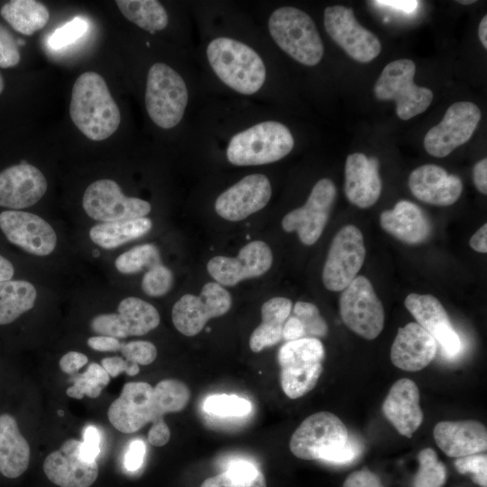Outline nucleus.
<instances>
[{"instance_id": "nucleus-1", "label": "nucleus", "mask_w": 487, "mask_h": 487, "mask_svg": "<svg viewBox=\"0 0 487 487\" xmlns=\"http://www.w3.org/2000/svg\"><path fill=\"white\" fill-rule=\"evenodd\" d=\"M289 449L299 459L346 464L360 455L361 445L350 436L337 416L319 411L305 418L294 431Z\"/></svg>"}, {"instance_id": "nucleus-2", "label": "nucleus", "mask_w": 487, "mask_h": 487, "mask_svg": "<svg viewBox=\"0 0 487 487\" xmlns=\"http://www.w3.org/2000/svg\"><path fill=\"white\" fill-rule=\"evenodd\" d=\"M69 115L76 127L92 141L110 137L121 121L119 108L99 74L87 71L75 81Z\"/></svg>"}, {"instance_id": "nucleus-3", "label": "nucleus", "mask_w": 487, "mask_h": 487, "mask_svg": "<svg viewBox=\"0 0 487 487\" xmlns=\"http://www.w3.org/2000/svg\"><path fill=\"white\" fill-rule=\"evenodd\" d=\"M207 56L216 76L238 93L253 95L265 81L263 60L253 48L240 41L216 38L208 43Z\"/></svg>"}, {"instance_id": "nucleus-4", "label": "nucleus", "mask_w": 487, "mask_h": 487, "mask_svg": "<svg viewBox=\"0 0 487 487\" xmlns=\"http://www.w3.org/2000/svg\"><path fill=\"white\" fill-rule=\"evenodd\" d=\"M177 412L164 383L155 387L145 381L127 382L120 396L109 406L107 417L112 426L122 433H134L147 423L163 419L167 413Z\"/></svg>"}, {"instance_id": "nucleus-5", "label": "nucleus", "mask_w": 487, "mask_h": 487, "mask_svg": "<svg viewBox=\"0 0 487 487\" xmlns=\"http://www.w3.org/2000/svg\"><path fill=\"white\" fill-rule=\"evenodd\" d=\"M294 146L289 128L277 121H264L234 134L226 157L236 166L262 165L280 161Z\"/></svg>"}, {"instance_id": "nucleus-6", "label": "nucleus", "mask_w": 487, "mask_h": 487, "mask_svg": "<svg viewBox=\"0 0 487 487\" xmlns=\"http://www.w3.org/2000/svg\"><path fill=\"white\" fill-rule=\"evenodd\" d=\"M268 27L276 44L289 56L306 66L321 60L324 45L312 18L304 11L283 6L270 15Z\"/></svg>"}, {"instance_id": "nucleus-7", "label": "nucleus", "mask_w": 487, "mask_h": 487, "mask_svg": "<svg viewBox=\"0 0 487 487\" xmlns=\"http://www.w3.org/2000/svg\"><path fill=\"white\" fill-rule=\"evenodd\" d=\"M325 348L317 338L286 342L278 353L280 385L289 399L300 398L317 385L323 372Z\"/></svg>"}, {"instance_id": "nucleus-8", "label": "nucleus", "mask_w": 487, "mask_h": 487, "mask_svg": "<svg viewBox=\"0 0 487 487\" xmlns=\"http://www.w3.org/2000/svg\"><path fill=\"white\" fill-rule=\"evenodd\" d=\"M188 94L182 77L165 63H154L149 69L145 106L152 121L162 129L176 126L182 119Z\"/></svg>"}, {"instance_id": "nucleus-9", "label": "nucleus", "mask_w": 487, "mask_h": 487, "mask_svg": "<svg viewBox=\"0 0 487 487\" xmlns=\"http://www.w3.org/2000/svg\"><path fill=\"white\" fill-rule=\"evenodd\" d=\"M415 72L416 65L411 60H393L385 66L374 85L376 98L395 101L397 115L402 120L423 113L433 100L429 88L414 83Z\"/></svg>"}, {"instance_id": "nucleus-10", "label": "nucleus", "mask_w": 487, "mask_h": 487, "mask_svg": "<svg viewBox=\"0 0 487 487\" xmlns=\"http://www.w3.org/2000/svg\"><path fill=\"white\" fill-rule=\"evenodd\" d=\"M342 291L339 308L344 323L367 340L376 338L384 326V309L371 281L356 276Z\"/></svg>"}, {"instance_id": "nucleus-11", "label": "nucleus", "mask_w": 487, "mask_h": 487, "mask_svg": "<svg viewBox=\"0 0 487 487\" xmlns=\"http://www.w3.org/2000/svg\"><path fill=\"white\" fill-rule=\"evenodd\" d=\"M366 254L362 232L347 225L333 238L323 267L322 280L328 290L342 291L357 276Z\"/></svg>"}, {"instance_id": "nucleus-12", "label": "nucleus", "mask_w": 487, "mask_h": 487, "mask_svg": "<svg viewBox=\"0 0 487 487\" xmlns=\"http://www.w3.org/2000/svg\"><path fill=\"white\" fill-rule=\"evenodd\" d=\"M232 305L230 293L216 281L206 283L200 295H183L173 306L172 322L184 335L193 336L202 331L207 322L227 313Z\"/></svg>"}, {"instance_id": "nucleus-13", "label": "nucleus", "mask_w": 487, "mask_h": 487, "mask_svg": "<svg viewBox=\"0 0 487 487\" xmlns=\"http://www.w3.org/2000/svg\"><path fill=\"white\" fill-rule=\"evenodd\" d=\"M82 206L88 216L102 223L145 217L152 210L149 202L124 196L119 185L108 179L94 181L87 188Z\"/></svg>"}, {"instance_id": "nucleus-14", "label": "nucleus", "mask_w": 487, "mask_h": 487, "mask_svg": "<svg viewBox=\"0 0 487 487\" xmlns=\"http://www.w3.org/2000/svg\"><path fill=\"white\" fill-rule=\"evenodd\" d=\"M336 197L334 182L326 178L313 187L307 202L287 213L281 220L285 232H297L305 245L314 244L321 236Z\"/></svg>"}, {"instance_id": "nucleus-15", "label": "nucleus", "mask_w": 487, "mask_h": 487, "mask_svg": "<svg viewBox=\"0 0 487 487\" xmlns=\"http://www.w3.org/2000/svg\"><path fill=\"white\" fill-rule=\"evenodd\" d=\"M324 25L332 40L358 62H370L381 51L379 39L358 23L351 8L344 5L326 7Z\"/></svg>"}, {"instance_id": "nucleus-16", "label": "nucleus", "mask_w": 487, "mask_h": 487, "mask_svg": "<svg viewBox=\"0 0 487 487\" xmlns=\"http://www.w3.org/2000/svg\"><path fill=\"white\" fill-rule=\"evenodd\" d=\"M482 114L479 107L467 101L451 105L441 122L425 135L424 147L432 156L443 158L470 140Z\"/></svg>"}, {"instance_id": "nucleus-17", "label": "nucleus", "mask_w": 487, "mask_h": 487, "mask_svg": "<svg viewBox=\"0 0 487 487\" xmlns=\"http://www.w3.org/2000/svg\"><path fill=\"white\" fill-rule=\"evenodd\" d=\"M117 311L96 316L90 322L92 331L100 335L125 338L146 335L160 324L155 307L139 298L124 299Z\"/></svg>"}, {"instance_id": "nucleus-18", "label": "nucleus", "mask_w": 487, "mask_h": 487, "mask_svg": "<svg viewBox=\"0 0 487 487\" xmlns=\"http://www.w3.org/2000/svg\"><path fill=\"white\" fill-rule=\"evenodd\" d=\"M272 262V253L269 245L256 240L242 247L236 257L211 258L207 264V270L216 283L223 287H233L244 280L266 273Z\"/></svg>"}, {"instance_id": "nucleus-19", "label": "nucleus", "mask_w": 487, "mask_h": 487, "mask_svg": "<svg viewBox=\"0 0 487 487\" xmlns=\"http://www.w3.org/2000/svg\"><path fill=\"white\" fill-rule=\"evenodd\" d=\"M0 228L7 240L25 252L46 256L57 244L54 229L35 214L18 210H6L0 214Z\"/></svg>"}, {"instance_id": "nucleus-20", "label": "nucleus", "mask_w": 487, "mask_h": 487, "mask_svg": "<svg viewBox=\"0 0 487 487\" xmlns=\"http://www.w3.org/2000/svg\"><path fill=\"white\" fill-rule=\"evenodd\" d=\"M271 197L269 179L262 174H251L222 192L215 202V209L225 220L241 221L262 209Z\"/></svg>"}, {"instance_id": "nucleus-21", "label": "nucleus", "mask_w": 487, "mask_h": 487, "mask_svg": "<svg viewBox=\"0 0 487 487\" xmlns=\"http://www.w3.org/2000/svg\"><path fill=\"white\" fill-rule=\"evenodd\" d=\"M80 446L81 441L68 439L45 458L43 471L51 482L60 487H90L94 483L97 464L82 457Z\"/></svg>"}, {"instance_id": "nucleus-22", "label": "nucleus", "mask_w": 487, "mask_h": 487, "mask_svg": "<svg viewBox=\"0 0 487 487\" xmlns=\"http://www.w3.org/2000/svg\"><path fill=\"white\" fill-rule=\"evenodd\" d=\"M404 304L417 323L435 338L446 356L454 357L461 352L460 336L436 297L411 293L406 297Z\"/></svg>"}, {"instance_id": "nucleus-23", "label": "nucleus", "mask_w": 487, "mask_h": 487, "mask_svg": "<svg viewBox=\"0 0 487 487\" xmlns=\"http://www.w3.org/2000/svg\"><path fill=\"white\" fill-rule=\"evenodd\" d=\"M47 180L35 166L23 162L0 172V207L21 209L36 204L47 190Z\"/></svg>"}, {"instance_id": "nucleus-24", "label": "nucleus", "mask_w": 487, "mask_h": 487, "mask_svg": "<svg viewBox=\"0 0 487 487\" xmlns=\"http://www.w3.org/2000/svg\"><path fill=\"white\" fill-rule=\"evenodd\" d=\"M437 351L435 338L418 323L400 327L391 348L392 363L407 372H418L427 366Z\"/></svg>"}, {"instance_id": "nucleus-25", "label": "nucleus", "mask_w": 487, "mask_h": 487, "mask_svg": "<svg viewBox=\"0 0 487 487\" xmlns=\"http://www.w3.org/2000/svg\"><path fill=\"white\" fill-rule=\"evenodd\" d=\"M345 178V193L352 204L367 208L377 202L381 193V180L376 158L359 152L348 155Z\"/></svg>"}, {"instance_id": "nucleus-26", "label": "nucleus", "mask_w": 487, "mask_h": 487, "mask_svg": "<svg viewBox=\"0 0 487 487\" xmlns=\"http://www.w3.org/2000/svg\"><path fill=\"white\" fill-rule=\"evenodd\" d=\"M409 187L420 201L436 206L453 205L463 190L459 177L435 164H425L409 175Z\"/></svg>"}, {"instance_id": "nucleus-27", "label": "nucleus", "mask_w": 487, "mask_h": 487, "mask_svg": "<svg viewBox=\"0 0 487 487\" xmlns=\"http://www.w3.org/2000/svg\"><path fill=\"white\" fill-rule=\"evenodd\" d=\"M382 412L400 435L411 437L424 418L417 384L407 378L395 381L382 403Z\"/></svg>"}, {"instance_id": "nucleus-28", "label": "nucleus", "mask_w": 487, "mask_h": 487, "mask_svg": "<svg viewBox=\"0 0 487 487\" xmlns=\"http://www.w3.org/2000/svg\"><path fill=\"white\" fill-rule=\"evenodd\" d=\"M438 447L450 457L480 454L487 448V430L476 420L441 421L433 431Z\"/></svg>"}, {"instance_id": "nucleus-29", "label": "nucleus", "mask_w": 487, "mask_h": 487, "mask_svg": "<svg viewBox=\"0 0 487 487\" xmlns=\"http://www.w3.org/2000/svg\"><path fill=\"white\" fill-rule=\"evenodd\" d=\"M380 224L388 234L408 244H421L431 233V224L424 212L408 200H400L393 209L382 211Z\"/></svg>"}, {"instance_id": "nucleus-30", "label": "nucleus", "mask_w": 487, "mask_h": 487, "mask_svg": "<svg viewBox=\"0 0 487 487\" xmlns=\"http://www.w3.org/2000/svg\"><path fill=\"white\" fill-rule=\"evenodd\" d=\"M31 450L16 419L8 413L0 415V473L17 478L28 468Z\"/></svg>"}, {"instance_id": "nucleus-31", "label": "nucleus", "mask_w": 487, "mask_h": 487, "mask_svg": "<svg viewBox=\"0 0 487 487\" xmlns=\"http://www.w3.org/2000/svg\"><path fill=\"white\" fill-rule=\"evenodd\" d=\"M292 310L289 299L275 297L265 301L261 308L262 322L250 336L249 346L253 353L273 346L282 339V329Z\"/></svg>"}, {"instance_id": "nucleus-32", "label": "nucleus", "mask_w": 487, "mask_h": 487, "mask_svg": "<svg viewBox=\"0 0 487 487\" xmlns=\"http://www.w3.org/2000/svg\"><path fill=\"white\" fill-rule=\"evenodd\" d=\"M152 226V220L147 217L100 223L90 228L89 237L102 248L115 249L143 236L150 232Z\"/></svg>"}, {"instance_id": "nucleus-33", "label": "nucleus", "mask_w": 487, "mask_h": 487, "mask_svg": "<svg viewBox=\"0 0 487 487\" xmlns=\"http://www.w3.org/2000/svg\"><path fill=\"white\" fill-rule=\"evenodd\" d=\"M0 14L14 30L28 36L42 29L50 18L48 8L35 0H12Z\"/></svg>"}, {"instance_id": "nucleus-34", "label": "nucleus", "mask_w": 487, "mask_h": 487, "mask_svg": "<svg viewBox=\"0 0 487 487\" xmlns=\"http://www.w3.org/2000/svg\"><path fill=\"white\" fill-rule=\"evenodd\" d=\"M36 297V289L26 280L0 281V325L12 323L32 309Z\"/></svg>"}, {"instance_id": "nucleus-35", "label": "nucleus", "mask_w": 487, "mask_h": 487, "mask_svg": "<svg viewBox=\"0 0 487 487\" xmlns=\"http://www.w3.org/2000/svg\"><path fill=\"white\" fill-rule=\"evenodd\" d=\"M115 4L127 20L145 31H161L168 25V14L159 1L117 0Z\"/></svg>"}, {"instance_id": "nucleus-36", "label": "nucleus", "mask_w": 487, "mask_h": 487, "mask_svg": "<svg viewBox=\"0 0 487 487\" xmlns=\"http://www.w3.org/2000/svg\"><path fill=\"white\" fill-rule=\"evenodd\" d=\"M200 487H266V480L254 463L235 459L223 473L206 479Z\"/></svg>"}, {"instance_id": "nucleus-37", "label": "nucleus", "mask_w": 487, "mask_h": 487, "mask_svg": "<svg viewBox=\"0 0 487 487\" xmlns=\"http://www.w3.org/2000/svg\"><path fill=\"white\" fill-rule=\"evenodd\" d=\"M69 381L73 385L66 391L69 397L77 400H81L85 395L96 398L109 383L110 376L101 365L91 363L83 373L73 375Z\"/></svg>"}, {"instance_id": "nucleus-38", "label": "nucleus", "mask_w": 487, "mask_h": 487, "mask_svg": "<svg viewBox=\"0 0 487 487\" xmlns=\"http://www.w3.org/2000/svg\"><path fill=\"white\" fill-rule=\"evenodd\" d=\"M160 263V251L153 244L137 245L120 254L115 262V268L123 274L138 273Z\"/></svg>"}, {"instance_id": "nucleus-39", "label": "nucleus", "mask_w": 487, "mask_h": 487, "mask_svg": "<svg viewBox=\"0 0 487 487\" xmlns=\"http://www.w3.org/2000/svg\"><path fill=\"white\" fill-rule=\"evenodd\" d=\"M418 460L414 487H442L446 482V470L444 464L438 461L436 453L430 447L422 449Z\"/></svg>"}, {"instance_id": "nucleus-40", "label": "nucleus", "mask_w": 487, "mask_h": 487, "mask_svg": "<svg viewBox=\"0 0 487 487\" xmlns=\"http://www.w3.org/2000/svg\"><path fill=\"white\" fill-rule=\"evenodd\" d=\"M206 412L219 417H244L252 410L250 401L236 395L215 394L203 404Z\"/></svg>"}, {"instance_id": "nucleus-41", "label": "nucleus", "mask_w": 487, "mask_h": 487, "mask_svg": "<svg viewBox=\"0 0 487 487\" xmlns=\"http://www.w3.org/2000/svg\"><path fill=\"white\" fill-rule=\"evenodd\" d=\"M292 311V315L296 316L302 323L306 337L318 339L326 335L328 326L316 305L309 302L298 301L295 303Z\"/></svg>"}, {"instance_id": "nucleus-42", "label": "nucleus", "mask_w": 487, "mask_h": 487, "mask_svg": "<svg viewBox=\"0 0 487 487\" xmlns=\"http://www.w3.org/2000/svg\"><path fill=\"white\" fill-rule=\"evenodd\" d=\"M172 284V271L160 263L144 273L142 280V289L150 297H161L170 291Z\"/></svg>"}, {"instance_id": "nucleus-43", "label": "nucleus", "mask_w": 487, "mask_h": 487, "mask_svg": "<svg viewBox=\"0 0 487 487\" xmlns=\"http://www.w3.org/2000/svg\"><path fill=\"white\" fill-rule=\"evenodd\" d=\"M88 29V24L82 17H75L70 22L58 28L49 37L48 43L52 49L64 48L81 38Z\"/></svg>"}, {"instance_id": "nucleus-44", "label": "nucleus", "mask_w": 487, "mask_h": 487, "mask_svg": "<svg viewBox=\"0 0 487 487\" xmlns=\"http://www.w3.org/2000/svg\"><path fill=\"white\" fill-rule=\"evenodd\" d=\"M120 352L125 360L138 365H148L157 357L156 346L143 340L121 343Z\"/></svg>"}, {"instance_id": "nucleus-45", "label": "nucleus", "mask_w": 487, "mask_h": 487, "mask_svg": "<svg viewBox=\"0 0 487 487\" xmlns=\"http://www.w3.org/2000/svg\"><path fill=\"white\" fill-rule=\"evenodd\" d=\"M455 466L461 473H471L473 480L481 487H487V456L474 454L456 458Z\"/></svg>"}, {"instance_id": "nucleus-46", "label": "nucleus", "mask_w": 487, "mask_h": 487, "mask_svg": "<svg viewBox=\"0 0 487 487\" xmlns=\"http://www.w3.org/2000/svg\"><path fill=\"white\" fill-rule=\"evenodd\" d=\"M21 59L18 45L13 35L0 25V67L16 66Z\"/></svg>"}, {"instance_id": "nucleus-47", "label": "nucleus", "mask_w": 487, "mask_h": 487, "mask_svg": "<svg viewBox=\"0 0 487 487\" xmlns=\"http://www.w3.org/2000/svg\"><path fill=\"white\" fill-rule=\"evenodd\" d=\"M101 366L112 378L117 377L121 372H125L129 376H134L140 371L138 364L119 356L106 357L102 359Z\"/></svg>"}, {"instance_id": "nucleus-48", "label": "nucleus", "mask_w": 487, "mask_h": 487, "mask_svg": "<svg viewBox=\"0 0 487 487\" xmlns=\"http://www.w3.org/2000/svg\"><path fill=\"white\" fill-rule=\"evenodd\" d=\"M100 436L97 428L94 426H87L83 432V441L80 446V454L83 458L88 461L96 460L100 453Z\"/></svg>"}, {"instance_id": "nucleus-49", "label": "nucleus", "mask_w": 487, "mask_h": 487, "mask_svg": "<svg viewBox=\"0 0 487 487\" xmlns=\"http://www.w3.org/2000/svg\"><path fill=\"white\" fill-rule=\"evenodd\" d=\"M145 445L141 440L133 441L124 457V466L129 471H136L143 462Z\"/></svg>"}, {"instance_id": "nucleus-50", "label": "nucleus", "mask_w": 487, "mask_h": 487, "mask_svg": "<svg viewBox=\"0 0 487 487\" xmlns=\"http://www.w3.org/2000/svg\"><path fill=\"white\" fill-rule=\"evenodd\" d=\"M88 362L87 355L82 353L71 351L65 354L60 360V370L67 374H75Z\"/></svg>"}, {"instance_id": "nucleus-51", "label": "nucleus", "mask_w": 487, "mask_h": 487, "mask_svg": "<svg viewBox=\"0 0 487 487\" xmlns=\"http://www.w3.org/2000/svg\"><path fill=\"white\" fill-rule=\"evenodd\" d=\"M170 438V431L164 419L152 423L148 432V441L154 446L166 445Z\"/></svg>"}, {"instance_id": "nucleus-52", "label": "nucleus", "mask_w": 487, "mask_h": 487, "mask_svg": "<svg viewBox=\"0 0 487 487\" xmlns=\"http://www.w3.org/2000/svg\"><path fill=\"white\" fill-rule=\"evenodd\" d=\"M304 337L306 333L302 323L296 316L289 315L282 329V339L289 342Z\"/></svg>"}, {"instance_id": "nucleus-53", "label": "nucleus", "mask_w": 487, "mask_h": 487, "mask_svg": "<svg viewBox=\"0 0 487 487\" xmlns=\"http://www.w3.org/2000/svg\"><path fill=\"white\" fill-rule=\"evenodd\" d=\"M87 345L98 352H117L120 350L121 342L112 336L99 335L89 337Z\"/></svg>"}, {"instance_id": "nucleus-54", "label": "nucleus", "mask_w": 487, "mask_h": 487, "mask_svg": "<svg viewBox=\"0 0 487 487\" xmlns=\"http://www.w3.org/2000/svg\"><path fill=\"white\" fill-rule=\"evenodd\" d=\"M376 5L391 8L402 14H412L418 7V2L415 0H382L374 1Z\"/></svg>"}, {"instance_id": "nucleus-55", "label": "nucleus", "mask_w": 487, "mask_h": 487, "mask_svg": "<svg viewBox=\"0 0 487 487\" xmlns=\"http://www.w3.org/2000/svg\"><path fill=\"white\" fill-rule=\"evenodd\" d=\"M473 179L477 189L486 195L487 194V159L484 158L479 161L473 169Z\"/></svg>"}, {"instance_id": "nucleus-56", "label": "nucleus", "mask_w": 487, "mask_h": 487, "mask_svg": "<svg viewBox=\"0 0 487 487\" xmlns=\"http://www.w3.org/2000/svg\"><path fill=\"white\" fill-rule=\"evenodd\" d=\"M469 244L478 253H487V224H484L473 234Z\"/></svg>"}, {"instance_id": "nucleus-57", "label": "nucleus", "mask_w": 487, "mask_h": 487, "mask_svg": "<svg viewBox=\"0 0 487 487\" xmlns=\"http://www.w3.org/2000/svg\"><path fill=\"white\" fill-rule=\"evenodd\" d=\"M14 272L13 264L6 258L0 255V281L12 279Z\"/></svg>"}, {"instance_id": "nucleus-58", "label": "nucleus", "mask_w": 487, "mask_h": 487, "mask_svg": "<svg viewBox=\"0 0 487 487\" xmlns=\"http://www.w3.org/2000/svg\"><path fill=\"white\" fill-rule=\"evenodd\" d=\"M478 35L480 38V41L484 47V49H487V16L484 15L478 27Z\"/></svg>"}, {"instance_id": "nucleus-59", "label": "nucleus", "mask_w": 487, "mask_h": 487, "mask_svg": "<svg viewBox=\"0 0 487 487\" xmlns=\"http://www.w3.org/2000/svg\"><path fill=\"white\" fill-rule=\"evenodd\" d=\"M360 487H383V486L381 485L380 478L377 477L376 479L370 481Z\"/></svg>"}, {"instance_id": "nucleus-60", "label": "nucleus", "mask_w": 487, "mask_h": 487, "mask_svg": "<svg viewBox=\"0 0 487 487\" xmlns=\"http://www.w3.org/2000/svg\"><path fill=\"white\" fill-rule=\"evenodd\" d=\"M4 87H5L4 78H3L2 75L0 74V94L3 92Z\"/></svg>"}, {"instance_id": "nucleus-61", "label": "nucleus", "mask_w": 487, "mask_h": 487, "mask_svg": "<svg viewBox=\"0 0 487 487\" xmlns=\"http://www.w3.org/2000/svg\"><path fill=\"white\" fill-rule=\"evenodd\" d=\"M458 3L462 4V5H471V4H473L475 3L474 0H467V1H464V0H461V1H457Z\"/></svg>"}, {"instance_id": "nucleus-62", "label": "nucleus", "mask_w": 487, "mask_h": 487, "mask_svg": "<svg viewBox=\"0 0 487 487\" xmlns=\"http://www.w3.org/2000/svg\"><path fill=\"white\" fill-rule=\"evenodd\" d=\"M92 253L94 257H97L100 254V253L97 250H94Z\"/></svg>"}, {"instance_id": "nucleus-63", "label": "nucleus", "mask_w": 487, "mask_h": 487, "mask_svg": "<svg viewBox=\"0 0 487 487\" xmlns=\"http://www.w3.org/2000/svg\"><path fill=\"white\" fill-rule=\"evenodd\" d=\"M57 414H58L60 417H63V416H64V411L61 410V409H59V410L57 411Z\"/></svg>"}]
</instances>
